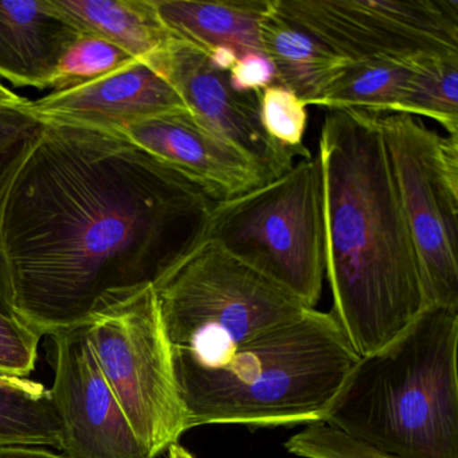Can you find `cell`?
<instances>
[{
  "instance_id": "6da1fadb",
  "label": "cell",
  "mask_w": 458,
  "mask_h": 458,
  "mask_svg": "<svg viewBox=\"0 0 458 458\" xmlns=\"http://www.w3.org/2000/svg\"><path fill=\"white\" fill-rule=\"evenodd\" d=\"M214 203L123 133L47 123L0 216L7 308L41 336L87 326L189 259Z\"/></svg>"
},
{
  "instance_id": "7a4b0ae2",
  "label": "cell",
  "mask_w": 458,
  "mask_h": 458,
  "mask_svg": "<svg viewBox=\"0 0 458 458\" xmlns=\"http://www.w3.org/2000/svg\"><path fill=\"white\" fill-rule=\"evenodd\" d=\"M379 116L328 111L318 139L331 313L360 358L428 308Z\"/></svg>"
},
{
  "instance_id": "3957f363",
  "label": "cell",
  "mask_w": 458,
  "mask_h": 458,
  "mask_svg": "<svg viewBox=\"0 0 458 458\" xmlns=\"http://www.w3.org/2000/svg\"><path fill=\"white\" fill-rule=\"evenodd\" d=\"M187 428L203 425L275 428L323 422L360 356L332 313L254 337L213 364L173 353Z\"/></svg>"
},
{
  "instance_id": "277c9868",
  "label": "cell",
  "mask_w": 458,
  "mask_h": 458,
  "mask_svg": "<svg viewBox=\"0 0 458 458\" xmlns=\"http://www.w3.org/2000/svg\"><path fill=\"white\" fill-rule=\"evenodd\" d=\"M458 310L428 305L359 359L323 422L398 458H458Z\"/></svg>"
},
{
  "instance_id": "5b68a950",
  "label": "cell",
  "mask_w": 458,
  "mask_h": 458,
  "mask_svg": "<svg viewBox=\"0 0 458 458\" xmlns=\"http://www.w3.org/2000/svg\"><path fill=\"white\" fill-rule=\"evenodd\" d=\"M154 291L171 352L205 364L310 310L210 241L155 284Z\"/></svg>"
},
{
  "instance_id": "8992f818",
  "label": "cell",
  "mask_w": 458,
  "mask_h": 458,
  "mask_svg": "<svg viewBox=\"0 0 458 458\" xmlns=\"http://www.w3.org/2000/svg\"><path fill=\"white\" fill-rule=\"evenodd\" d=\"M206 241L315 310L326 275L318 155L241 197L214 203Z\"/></svg>"
},
{
  "instance_id": "52a82bcc",
  "label": "cell",
  "mask_w": 458,
  "mask_h": 458,
  "mask_svg": "<svg viewBox=\"0 0 458 458\" xmlns=\"http://www.w3.org/2000/svg\"><path fill=\"white\" fill-rule=\"evenodd\" d=\"M84 327L98 366L149 457L178 444L189 428L154 286L106 305Z\"/></svg>"
},
{
  "instance_id": "ba28073f",
  "label": "cell",
  "mask_w": 458,
  "mask_h": 458,
  "mask_svg": "<svg viewBox=\"0 0 458 458\" xmlns=\"http://www.w3.org/2000/svg\"><path fill=\"white\" fill-rule=\"evenodd\" d=\"M426 304L458 310V136L406 114L379 116Z\"/></svg>"
},
{
  "instance_id": "9c48e42d",
  "label": "cell",
  "mask_w": 458,
  "mask_h": 458,
  "mask_svg": "<svg viewBox=\"0 0 458 458\" xmlns=\"http://www.w3.org/2000/svg\"><path fill=\"white\" fill-rule=\"evenodd\" d=\"M348 63L458 53L457 0H273Z\"/></svg>"
},
{
  "instance_id": "30bf717a",
  "label": "cell",
  "mask_w": 458,
  "mask_h": 458,
  "mask_svg": "<svg viewBox=\"0 0 458 458\" xmlns=\"http://www.w3.org/2000/svg\"><path fill=\"white\" fill-rule=\"evenodd\" d=\"M50 395L71 458H151L104 377L85 327L52 335Z\"/></svg>"
},
{
  "instance_id": "8fae6325",
  "label": "cell",
  "mask_w": 458,
  "mask_h": 458,
  "mask_svg": "<svg viewBox=\"0 0 458 458\" xmlns=\"http://www.w3.org/2000/svg\"><path fill=\"white\" fill-rule=\"evenodd\" d=\"M146 64L178 92L202 127L256 163L267 182L293 167L297 155L262 128L259 93L235 92L227 73L214 69L205 52L174 36Z\"/></svg>"
},
{
  "instance_id": "7c38bea8",
  "label": "cell",
  "mask_w": 458,
  "mask_h": 458,
  "mask_svg": "<svg viewBox=\"0 0 458 458\" xmlns=\"http://www.w3.org/2000/svg\"><path fill=\"white\" fill-rule=\"evenodd\" d=\"M120 133L186 176L213 202L234 199L267 183L256 163L202 127L190 111L157 114Z\"/></svg>"
},
{
  "instance_id": "4fadbf2b",
  "label": "cell",
  "mask_w": 458,
  "mask_h": 458,
  "mask_svg": "<svg viewBox=\"0 0 458 458\" xmlns=\"http://www.w3.org/2000/svg\"><path fill=\"white\" fill-rule=\"evenodd\" d=\"M31 106L47 123L111 132L165 112L189 111L178 92L141 61L92 84L49 93Z\"/></svg>"
},
{
  "instance_id": "5bb4252c",
  "label": "cell",
  "mask_w": 458,
  "mask_h": 458,
  "mask_svg": "<svg viewBox=\"0 0 458 458\" xmlns=\"http://www.w3.org/2000/svg\"><path fill=\"white\" fill-rule=\"evenodd\" d=\"M81 34L50 0L0 2V77L15 87L49 89Z\"/></svg>"
},
{
  "instance_id": "9a60e30c",
  "label": "cell",
  "mask_w": 458,
  "mask_h": 458,
  "mask_svg": "<svg viewBox=\"0 0 458 458\" xmlns=\"http://www.w3.org/2000/svg\"><path fill=\"white\" fill-rule=\"evenodd\" d=\"M154 4L173 36L202 52L219 47H230L238 57L248 52H262L259 29L262 18L269 12L270 0H154Z\"/></svg>"
},
{
  "instance_id": "2e32d148",
  "label": "cell",
  "mask_w": 458,
  "mask_h": 458,
  "mask_svg": "<svg viewBox=\"0 0 458 458\" xmlns=\"http://www.w3.org/2000/svg\"><path fill=\"white\" fill-rule=\"evenodd\" d=\"M261 50L276 69V84L296 93L307 106L323 93L348 61L313 34L276 12L270 0L259 29Z\"/></svg>"
},
{
  "instance_id": "e0dca14e",
  "label": "cell",
  "mask_w": 458,
  "mask_h": 458,
  "mask_svg": "<svg viewBox=\"0 0 458 458\" xmlns=\"http://www.w3.org/2000/svg\"><path fill=\"white\" fill-rule=\"evenodd\" d=\"M82 34L98 37L146 63L173 39L154 0H50Z\"/></svg>"
},
{
  "instance_id": "ac0fdd59",
  "label": "cell",
  "mask_w": 458,
  "mask_h": 458,
  "mask_svg": "<svg viewBox=\"0 0 458 458\" xmlns=\"http://www.w3.org/2000/svg\"><path fill=\"white\" fill-rule=\"evenodd\" d=\"M415 60L377 58L347 64L310 106L327 111L396 114L409 88Z\"/></svg>"
},
{
  "instance_id": "d6986e66",
  "label": "cell",
  "mask_w": 458,
  "mask_h": 458,
  "mask_svg": "<svg viewBox=\"0 0 458 458\" xmlns=\"http://www.w3.org/2000/svg\"><path fill=\"white\" fill-rule=\"evenodd\" d=\"M61 447V422L49 388L0 374V447Z\"/></svg>"
},
{
  "instance_id": "ffe728a7",
  "label": "cell",
  "mask_w": 458,
  "mask_h": 458,
  "mask_svg": "<svg viewBox=\"0 0 458 458\" xmlns=\"http://www.w3.org/2000/svg\"><path fill=\"white\" fill-rule=\"evenodd\" d=\"M396 114L426 117L458 136V53L417 58Z\"/></svg>"
},
{
  "instance_id": "44dd1931",
  "label": "cell",
  "mask_w": 458,
  "mask_h": 458,
  "mask_svg": "<svg viewBox=\"0 0 458 458\" xmlns=\"http://www.w3.org/2000/svg\"><path fill=\"white\" fill-rule=\"evenodd\" d=\"M47 128V122L33 111L31 101L0 104V216L4 198L18 170L36 147ZM0 305L4 301V264L0 256Z\"/></svg>"
},
{
  "instance_id": "7402d4cb",
  "label": "cell",
  "mask_w": 458,
  "mask_h": 458,
  "mask_svg": "<svg viewBox=\"0 0 458 458\" xmlns=\"http://www.w3.org/2000/svg\"><path fill=\"white\" fill-rule=\"evenodd\" d=\"M138 60L106 39L81 34L69 47L50 81L53 92H65L111 76Z\"/></svg>"
},
{
  "instance_id": "603a6c76",
  "label": "cell",
  "mask_w": 458,
  "mask_h": 458,
  "mask_svg": "<svg viewBox=\"0 0 458 458\" xmlns=\"http://www.w3.org/2000/svg\"><path fill=\"white\" fill-rule=\"evenodd\" d=\"M259 119L262 128L272 140L302 159L312 154L304 146L307 131V104L283 85L273 84L259 93Z\"/></svg>"
},
{
  "instance_id": "cb8c5ba5",
  "label": "cell",
  "mask_w": 458,
  "mask_h": 458,
  "mask_svg": "<svg viewBox=\"0 0 458 458\" xmlns=\"http://www.w3.org/2000/svg\"><path fill=\"white\" fill-rule=\"evenodd\" d=\"M285 446L304 458H398L326 422L308 423Z\"/></svg>"
},
{
  "instance_id": "d4e9b609",
  "label": "cell",
  "mask_w": 458,
  "mask_h": 458,
  "mask_svg": "<svg viewBox=\"0 0 458 458\" xmlns=\"http://www.w3.org/2000/svg\"><path fill=\"white\" fill-rule=\"evenodd\" d=\"M41 337L0 305V374L28 377L36 369Z\"/></svg>"
},
{
  "instance_id": "484cf974",
  "label": "cell",
  "mask_w": 458,
  "mask_h": 458,
  "mask_svg": "<svg viewBox=\"0 0 458 458\" xmlns=\"http://www.w3.org/2000/svg\"><path fill=\"white\" fill-rule=\"evenodd\" d=\"M227 77L233 89L240 93H259L277 80L272 61L262 52H248L238 57Z\"/></svg>"
},
{
  "instance_id": "4316f807",
  "label": "cell",
  "mask_w": 458,
  "mask_h": 458,
  "mask_svg": "<svg viewBox=\"0 0 458 458\" xmlns=\"http://www.w3.org/2000/svg\"><path fill=\"white\" fill-rule=\"evenodd\" d=\"M0 458H71L65 454H57L45 447L38 446H6L0 447Z\"/></svg>"
},
{
  "instance_id": "83f0119b",
  "label": "cell",
  "mask_w": 458,
  "mask_h": 458,
  "mask_svg": "<svg viewBox=\"0 0 458 458\" xmlns=\"http://www.w3.org/2000/svg\"><path fill=\"white\" fill-rule=\"evenodd\" d=\"M206 55L214 69L225 73H227L238 60V55L234 50L224 47H214L210 52L206 53Z\"/></svg>"
},
{
  "instance_id": "f1b7e54d",
  "label": "cell",
  "mask_w": 458,
  "mask_h": 458,
  "mask_svg": "<svg viewBox=\"0 0 458 458\" xmlns=\"http://www.w3.org/2000/svg\"><path fill=\"white\" fill-rule=\"evenodd\" d=\"M26 98H21L17 93L13 92V90L7 89L6 87L0 84V104H22L26 103Z\"/></svg>"
},
{
  "instance_id": "f546056e",
  "label": "cell",
  "mask_w": 458,
  "mask_h": 458,
  "mask_svg": "<svg viewBox=\"0 0 458 458\" xmlns=\"http://www.w3.org/2000/svg\"><path fill=\"white\" fill-rule=\"evenodd\" d=\"M168 454H170V458H194V455H192L189 450L184 449V447L181 446L179 444L173 445V446L168 449Z\"/></svg>"
}]
</instances>
